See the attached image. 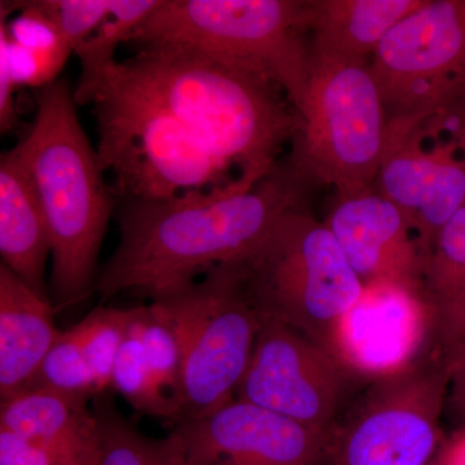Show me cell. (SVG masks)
Masks as SVG:
<instances>
[{
    "mask_svg": "<svg viewBox=\"0 0 465 465\" xmlns=\"http://www.w3.org/2000/svg\"><path fill=\"white\" fill-rule=\"evenodd\" d=\"M446 403L454 410L461 427L465 425V342L452 351L451 371Z\"/></svg>",
    "mask_w": 465,
    "mask_h": 465,
    "instance_id": "28",
    "label": "cell"
},
{
    "mask_svg": "<svg viewBox=\"0 0 465 465\" xmlns=\"http://www.w3.org/2000/svg\"><path fill=\"white\" fill-rule=\"evenodd\" d=\"M118 63L114 74L182 122L219 161L256 183L278 166L299 127L282 87L223 58L152 45Z\"/></svg>",
    "mask_w": 465,
    "mask_h": 465,
    "instance_id": "2",
    "label": "cell"
},
{
    "mask_svg": "<svg viewBox=\"0 0 465 465\" xmlns=\"http://www.w3.org/2000/svg\"><path fill=\"white\" fill-rule=\"evenodd\" d=\"M430 465H432V461H430Z\"/></svg>",
    "mask_w": 465,
    "mask_h": 465,
    "instance_id": "31",
    "label": "cell"
},
{
    "mask_svg": "<svg viewBox=\"0 0 465 465\" xmlns=\"http://www.w3.org/2000/svg\"><path fill=\"white\" fill-rule=\"evenodd\" d=\"M323 223L365 287H397L419 296L423 260L412 226L374 185L336 191Z\"/></svg>",
    "mask_w": 465,
    "mask_h": 465,
    "instance_id": "14",
    "label": "cell"
},
{
    "mask_svg": "<svg viewBox=\"0 0 465 465\" xmlns=\"http://www.w3.org/2000/svg\"><path fill=\"white\" fill-rule=\"evenodd\" d=\"M424 0H312L307 2L311 54L324 60L370 63L402 18Z\"/></svg>",
    "mask_w": 465,
    "mask_h": 465,
    "instance_id": "17",
    "label": "cell"
},
{
    "mask_svg": "<svg viewBox=\"0 0 465 465\" xmlns=\"http://www.w3.org/2000/svg\"><path fill=\"white\" fill-rule=\"evenodd\" d=\"M112 387L140 415L154 416L173 425L177 411L170 397L159 387L150 369L140 339L139 327L134 320V308L130 330L113 370Z\"/></svg>",
    "mask_w": 465,
    "mask_h": 465,
    "instance_id": "22",
    "label": "cell"
},
{
    "mask_svg": "<svg viewBox=\"0 0 465 465\" xmlns=\"http://www.w3.org/2000/svg\"><path fill=\"white\" fill-rule=\"evenodd\" d=\"M370 69L388 119L465 100V0H424L382 39Z\"/></svg>",
    "mask_w": 465,
    "mask_h": 465,
    "instance_id": "11",
    "label": "cell"
},
{
    "mask_svg": "<svg viewBox=\"0 0 465 465\" xmlns=\"http://www.w3.org/2000/svg\"><path fill=\"white\" fill-rule=\"evenodd\" d=\"M92 399L29 388L2 401L0 430L39 442L99 454V424Z\"/></svg>",
    "mask_w": 465,
    "mask_h": 465,
    "instance_id": "18",
    "label": "cell"
},
{
    "mask_svg": "<svg viewBox=\"0 0 465 465\" xmlns=\"http://www.w3.org/2000/svg\"><path fill=\"white\" fill-rule=\"evenodd\" d=\"M240 264L262 318L292 327L341 358L342 324L365 284L323 222L307 208L287 213Z\"/></svg>",
    "mask_w": 465,
    "mask_h": 465,
    "instance_id": "4",
    "label": "cell"
},
{
    "mask_svg": "<svg viewBox=\"0 0 465 465\" xmlns=\"http://www.w3.org/2000/svg\"><path fill=\"white\" fill-rule=\"evenodd\" d=\"M152 300L182 344L176 425L203 418L234 399L262 323L240 262L217 265L202 280Z\"/></svg>",
    "mask_w": 465,
    "mask_h": 465,
    "instance_id": "7",
    "label": "cell"
},
{
    "mask_svg": "<svg viewBox=\"0 0 465 465\" xmlns=\"http://www.w3.org/2000/svg\"><path fill=\"white\" fill-rule=\"evenodd\" d=\"M432 465H465V425L440 445Z\"/></svg>",
    "mask_w": 465,
    "mask_h": 465,
    "instance_id": "29",
    "label": "cell"
},
{
    "mask_svg": "<svg viewBox=\"0 0 465 465\" xmlns=\"http://www.w3.org/2000/svg\"><path fill=\"white\" fill-rule=\"evenodd\" d=\"M0 255L33 291L45 295L50 232L35 186L17 149L0 155Z\"/></svg>",
    "mask_w": 465,
    "mask_h": 465,
    "instance_id": "16",
    "label": "cell"
},
{
    "mask_svg": "<svg viewBox=\"0 0 465 465\" xmlns=\"http://www.w3.org/2000/svg\"><path fill=\"white\" fill-rule=\"evenodd\" d=\"M353 369L292 327L262 318L250 365L234 399L332 433L351 388Z\"/></svg>",
    "mask_w": 465,
    "mask_h": 465,
    "instance_id": "12",
    "label": "cell"
},
{
    "mask_svg": "<svg viewBox=\"0 0 465 465\" xmlns=\"http://www.w3.org/2000/svg\"><path fill=\"white\" fill-rule=\"evenodd\" d=\"M134 308L99 307L73 327L90 363L100 394L112 387L116 357L125 341Z\"/></svg>",
    "mask_w": 465,
    "mask_h": 465,
    "instance_id": "23",
    "label": "cell"
},
{
    "mask_svg": "<svg viewBox=\"0 0 465 465\" xmlns=\"http://www.w3.org/2000/svg\"><path fill=\"white\" fill-rule=\"evenodd\" d=\"M146 360L159 387L173 400L177 411V399L182 391L183 351L173 324L154 305L134 308Z\"/></svg>",
    "mask_w": 465,
    "mask_h": 465,
    "instance_id": "24",
    "label": "cell"
},
{
    "mask_svg": "<svg viewBox=\"0 0 465 465\" xmlns=\"http://www.w3.org/2000/svg\"><path fill=\"white\" fill-rule=\"evenodd\" d=\"M451 357L427 345L378 375L333 427L327 463L430 465L440 445Z\"/></svg>",
    "mask_w": 465,
    "mask_h": 465,
    "instance_id": "9",
    "label": "cell"
},
{
    "mask_svg": "<svg viewBox=\"0 0 465 465\" xmlns=\"http://www.w3.org/2000/svg\"><path fill=\"white\" fill-rule=\"evenodd\" d=\"M173 428L182 436L185 465H320L332 439V433L237 399Z\"/></svg>",
    "mask_w": 465,
    "mask_h": 465,
    "instance_id": "13",
    "label": "cell"
},
{
    "mask_svg": "<svg viewBox=\"0 0 465 465\" xmlns=\"http://www.w3.org/2000/svg\"><path fill=\"white\" fill-rule=\"evenodd\" d=\"M73 54L112 12L113 0H43Z\"/></svg>",
    "mask_w": 465,
    "mask_h": 465,
    "instance_id": "27",
    "label": "cell"
},
{
    "mask_svg": "<svg viewBox=\"0 0 465 465\" xmlns=\"http://www.w3.org/2000/svg\"><path fill=\"white\" fill-rule=\"evenodd\" d=\"M464 333H465V326H464ZM464 342H465V339H464Z\"/></svg>",
    "mask_w": 465,
    "mask_h": 465,
    "instance_id": "30",
    "label": "cell"
},
{
    "mask_svg": "<svg viewBox=\"0 0 465 465\" xmlns=\"http://www.w3.org/2000/svg\"><path fill=\"white\" fill-rule=\"evenodd\" d=\"M101 394L94 397V405L99 424L97 465H163L183 448L182 436L174 428L166 439H149Z\"/></svg>",
    "mask_w": 465,
    "mask_h": 465,
    "instance_id": "21",
    "label": "cell"
},
{
    "mask_svg": "<svg viewBox=\"0 0 465 465\" xmlns=\"http://www.w3.org/2000/svg\"><path fill=\"white\" fill-rule=\"evenodd\" d=\"M299 127L289 161L313 183L335 191L374 185L388 114L370 63L311 54Z\"/></svg>",
    "mask_w": 465,
    "mask_h": 465,
    "instance_id": "8",
    "label": "cell"
},
{
    "mask_svg": "<svg viewBox=\"0 0 465 465\" xmlns=\"http://www.w3.org/2000/svg\"><path fill=\"white\" fill-rule=\"evenodd\" d=\"M96 153L113 174L119 201L173 200L191 191H210L234 182L219 161L166 109L114 74L92 100ZM238 180V179H235Z\"/></svg>",
    "mask_w": 465,
    "mask_h": 465,
    "instance_id": "6",
    "label": "cell"
},
{
    "mask_svg": "<svg viewBox=\"0 0 465 465\" xmlns=\"http://www.w3.org/2000/svg\"><path fill=\"white\" fill-rule=\"evenodd\" d=\"M99 454L39 442L0 430V465H97Z\"/></svg>",
    "mask_w": 465,
    "mask_h": 465,
    "instance_id": "26",
    "label": "cell"
},
{
    "mask_svg": "<svg viewBox=\"0 0 465 465\" xmlns=\"http://www.w3.org/2000/svg\"><path fill=\"white\" fill-rule=\"evenodd\" d=\"M419 299L430 314V338L452 351L465 339V201L440 229L420 275Z\"/></svg>",
    "mask_w": 465,
    "mask_h": 465,
    "instance_id": "19",
    "label": "cell"
},
{
    "mask_svg": "<svg viewBox=\"0 0 465 465\" xmlns=\"http://www.w3.org/2000/svg\"><path fill=\"white\" fill-rule=\"evenodd\" d=\"M374 186L405 213L423 259L465 201V100L388 119Z\"/></svg>",
    "mask_w": 465,
    "mask_h": 465,
    "instance_id": "10",
    "label": "cell"
},
{
    "mask_svg": "<svg viewBox=\"0 0 465 465\" xmlns=\"http://www.w3.org/2000/svg\"><path fill=\"white\" fill-rule=\"evenodd\" d=\"M30 388H45L88 399L99 396L96 379L72 329L61 331Z\"/></svg>",
    "mask_w": 465,
    "mask_h": 465,
    "instance_id": "25",
    "label": "cell"
},
{
    "mask_svg": "<svg viewBox=\"0 0 465 465\" xmlns=\"http://www.w3.org/2000/svg\"><path fill=\"white\" fill-rule=\"evenodd\" d=\"M30 130L15 148L41 201L52 246V286L58 307L90 295L97 258L118 200L76 113L64 79L36 90Z\"/></svg>",
    "mask_w": 465,
    "mask_h": 465,
    "instance_id": "3",
    "label": "cell"
},
{
    "mask_svg": "<svg viewBox=\"0 0 465 465\" xmlns=\"http://www.w3.org/2000/svg\"><path fill=\"white\" fill-rule=\"evenodd\" d=\"M312 183L287 161L256 183L238 179L173 200L119 201V243L94 287L101 302L128 290L152 298L246 259L284 215L305 208Z\"/></svg>",
    "mask_w": 465,
    "mask_h": 465,
    "instance_id": "1",
    "label": "cell"
},
{
    "mask_svg": "<svg viewBox=\"0 0 465 465\" xmlns=\"http://www.w3.org/2000/svg\"><path fill=\"white\" fill-rule=\"evenodd\" d=\"M307 2L299 0H164L131 38L137 48H194L258 73L286 92L298 110L311 47Z\"/></svg>",
    "mask_w": 465,
    "mask_h": 465,
    "instance_id": "5",
    "label": "cell"
},
{
    "mask_svg": "<svg viewBox=\"0 0 465 465\" xmlns=\"http://www.w3.org/2000/svg\"><path fill=\"white\" fill-rule=\"evenodd\" d=\"M164 0H113L109 17L90 38L74 51L81 63V75L74 90L76 104L92 103L118 65L115 51L122 43H130L136 30Z\"/></svg>",
    "mask_w": 465,
    "mask_h": 465,
    "instance_id": "20",
    "label": "cell"
},
{
    "mask_svg": "<svg viewBox=\"0 0 465 465\" xmlns=\"http://www.w3.org/2000/svg\"><path fill=\"white\" fill-rule=\"evenodd\" d=\"M61 335L54 309L11 269L0 264V399L32 387L43 360Z\"/></svg>",
    "mask_w": 465,
    "mask_h": 465,
    "instance_id": "15",
    "label": "cell"
}]
</instances>
